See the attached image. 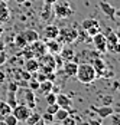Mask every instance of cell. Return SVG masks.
Wrapping results in <instances>:
<instances>
[{"instance_id": "cell-30", "label": "cell", "mask_w": 120, "mask_h": 125, "mask_svg": "<svg viewBox=\"0 0 120 125\" xmlns=\"http://www.w3.org/2000/svg\"><path fill=\"white\" fill-rule=\"evenodd\" d=\"M3 121L6 122V125H17V122H19L13 114H9V115H6V116L3 118Z\"/></svg>"}, {"instance_id": "cell-4", "label": "cell", "mask_w": 120, "mask_h": 125, "mask_svg": "<svg viewBox=\"0 0 120 125\" xmlns=\"http://www.w3.org/2000/svg\"><path fill=\"white\" fill-rule=\"evenodd\" d=\"M54 6H55L54 7V14L58 19H68V17H71L72 14H74V9L70 6V3L67 0L62 1V3H58L57 1Z\"/></svg>"}, {"instance_id": "cell-32", "label": "cell", "mask_w": 120, "mask_h": 125, "mask_svg": "<svg viewBox=\"0 0 120 125\" xmlns=\"http://www.w3.org/2000/svg\"><path fill=\"white\" fill-rule=\"evenodd\" d=\"M28 86H29V89H32V91H38L39 89V82L32 78V79L28 81Z\"/></svg>"}, {"instance_id": "cell-18", "label": "cell", "mask_w": 120, "mask_h": 125, "mask_svg": "<svg viewBox=\"0 0 120 125\" xmlns=\"http://www.w3.org/2000/svg\"><path fill=\"white\" fill-rule=\"evenodd\" d=\"M25 99H26V106L29 109H35L36 108V101H35V94L32 89H26L25 91Z\"/></svg>"}, {"instance_id": "cell-46", "label": "cell", "mask_w": 120, "mask_h": 125, "mask_svg": "<svg viewBox=\"0 0 120 125\" xmlns=\"http://www.w3.org/2000/svg\"><path fill=\"white\" fill-rule=\"evenodd\" d=\"M57 1H58V0H44V3H45V4H52V6H54Z\"/></svg>"}, {"instance_id": "cell-7", "label": "cell", "mask_w": 120, "mask_h": 125, "mask_svg": "<svg viewBox=\"0 0 120 125\" xmlns=\"http://www.w3.org/2000/svg\"><path fill=\"white\" fill-rule=\"evenodd\" d=\"M100 9H101V12L104 13L108 19H113V20H116V19L119 17V14H120V12L117 10V9H114L108 1H104V0L100 1Z\"/></svg>"}, {"instance_id": "cell-17", "label": "cell", "mask_w": 120, "mask_h": 125, "mask_svg": "<svg viewBox=\"0 0 120 125\" xmlns=\"http://www.w3.org/2000/svg\"><path fill=\"white\" fill-rule=\"evenodd\" d=\"M22 35H23V38H25V40H26L28 45L39 39V33H38L36 30H33V29H26V30L22 32Z\"/></svg>"}, {"instance_id": "cell-39", "label": "cell", "mask_w": 120, "mask_h": 125, "mask_svg": "<svg viewBox=\"0 0 120 125\" xmlns=\"http://www.w3.org/2000/svg\"><path fill=\"white\" fill-rule=\"evenodd\" d=\"M20 79H23V81H29V79H32V73L30 72H28V71H20Z\"/></svg>"}, {"instance_id": "cell-8", "label": "cell", "mask_w": 120, "mask_h": 125, "mask_svg": "<svg viewBox=\"0 0 120 125\" xmlns=\"http://www.w3.org/2000/svg\"><path fill=\"white\" fill-rule=\"evenodd\" d=\"M29 48L32 50V53H33V58H41L42 55H45L48 50H46V45L42 42V40H35V42H32V43H29Z\"/></svg>"}, {"instance_id": "cell-25", "label": "cell", "mask_w": 120, "mask_h": 125, "mask_svg": "<svg viewBox=\"0 0 120 125\" xmlns=\"http://www.w3.org/2000/svg\"><path fill=\"white\" fill-rule=\"evenodd\" d=\"M70 114H68V109L67 108H60L57 112L54 114V118H55V121H62V119H65L67 116H68Z\"/></svg>"}, {"instance_id": "cell-23", "label": "cell", "mask_w": 120, "mask_h": 125, "mask_svg": "<svg viewBox=\"0 0 120 125\" xmlns=\"http://www.w3.org/2000/svg\"><path fill=\"white\" fill-rule=\"evenodd\" d=\"M12 114V108L6 104V101H1L0 99V119H3L6 115Z\"/></svg>"}, {"instance_id": "cell-28", "label": "cell", "mask_w": 120, "mask_h": 125, "mask_svg": "<svg viewBox=\"0 0 120 125\" xmlns=\"http://www.w3.org/2000/svg\"><path fill=\"white\" fill-rule=\"evenodd\" d=\"M20 56H22L23 59H30V58H33V53H32V50H30V48H29V45H26L25 48H22Z\"/></svg>"}, {"instance_id": "cell-3", "label": "cell", "mask_w": 120, "mask_h": 125, "mask_svg": "<svg viewBox=\"0 0 120 125\" xmlns=\"http://www.w3.org/2000/svg\"><path fill=\"white\" fill-rule=\"evenodd\" d=\"M106 35V49L110 53H119L120 52V40H119V35L114 33L110 27L107 29Z\"/></svg>"}, {"instance_id": "cell-20", "label": "cell", "mask_w": 120, "mask_h": 125, "mask_svg": "<svg viewBox=\"0 0 120 125\" xmlns=\"http://www.w3.org/2000/svg\"><path fill=\"white\" fill-rule=\"evenodd\" d=\"M96 112L98 114V116L103 119V118H107V116H110L111 114L114 112V109L111 108V106H107V105H103V106H100V108H97Z\"/></svg>"}, {"instance_id": "cell-31", "label": "cell", "mask_w": 120, "mask_h": 125, "mask_svg": "<svg viewBox=\"0 0 120 125\" xmlns=\"http://www.w3.org/2000/svg\"><path fill=\"white\" fill-rule=\"evenodd\" d=\"M45 101H46V104H48V105H51V104H55V101H57V94H55L54 91L48 92V94L45 95Z\"/></svg>"}, {"instance_id": "cell-45", "label": "cell", "mask_w": 120, "mask_h": 125, "mask_svg": "<svg viewBox=\"0 0 120 125\" xmlns=\"http://www.w3.org/2000/svg\"><path fill=\"white\" fill-rule=\"evenodd\" d=\"M33 125H49V124H46V122H45V121H44L42 118H39V119H38V121H36V122H35Z\"/></svg>"}, {"instance_id": "cell-44", "label": "cell", "mask_w": 120, "mask_h": 125, "mask_svg": "<svg viewBox=\"0 0 120 125\" xmlns=\"http://www.w3.org/2000/svg\"><path fill=\"white\" fill-rule=\"evenodd\" d=\"M4 81H6V73L0 71V83H4Z\"/></svg>"}, {"instance_id": "cell-13", "label": "cell", "mask_w": 120, "mask_h": 125, "mask_svg": "<svg viewBox=\"0 0 120 125\" xmlns=\"http://www.w3.org/2000/svg\"><path fill=\"white\" fill-rule=\"evenodd\" d=\"M54 7H52V4H45L44 7H42V10H41V17H42V20L44 22H46L49 23L52 19H54Z\"/></svg>"}, {"instance_id": "cell-35", "label": "cell", "mask_w": 120, "mask_h": 125, "mask_svg": "<svg viewBox=\"0 0 120 125\" xmlns=\"http://www.w3.org/2000/svg\"><path fill=\"white\" fill-rule=\"evenodd\" d=\"M85 32H87V35H88V36H91V38H93L94 35H97V33L100 32V26H93V27L87 29Z\"/></svg>"}, {"instance_id": "cell-36", "label": "cell", "mask_w": 120, "mask_h": 125, "mask_svg": "<svg viewBox=\"0 0 120 125\" xmlns=\"http://www.w3.org/2000/svg\"><path fill=\"white\" fill-rule=\"evenodd\" d=\"M54 59H55V68H57V71H58V69H61V68H62V63H64V61L61 59V56L58 55V53H55V55H54Z\"/></svg>"}, {"instance_id": "cell-48", "label": "cell", "mask_w": 120, "mask_h": 125, "mask_svg": "<svg viewBox=\"0 0 120 125\" xmlns=\"http://www.w3.org/2000/svg\"><path fill=\"white\" fill-rule=\"evenodd\" d=\"M49 125H62V124H61L60 121H54V122H51Z\"/></svg>"}, {"instance_id": "cell-2", "label": "cell", "mask_w": 120, "mask_h": 125, "mask_svg": "<svg viewBox=\"0 0 120 125\" xmlns=\"http://www.w3.org/2000/svg\"><path fill=\"white\" fill-rule=\"evenodd\" d=\"M38 62H39V72L42 73H49V72H55L57 68H55V59H54V55L46 52L45 55H42L41 58H38Z\"/></svg>"}, {"instance_id": "cell-11", "label": "cell", "mask_w": 120, "mask_h": 125, "mask_svg": "<svg viewBox=\"0 0 120 125\" xmlns=\"http://www.w3.org/2000/svg\"><path fill=\"white\" fill-rule=\"evenodd\" d=\"M58 32H60V27L55 25H46L44 27V30H42V35H44V38L49 40V39H57L58 36Z\"/></svg>"}, {"instance_id": "cell-47", "label": "cell", "mask_w": 120, "mask_h": 125, "mask_svg": "<svg viewBox=\"0 0 120 125\" xmlns=\"http://www.w3.org/2000/svg\"><path fill=\"white\" fill-rule=\"evenodd\" d=\"M113 89H114V91H117V89H119V82H117V81L113 83Z\"/></svg>"}, {"instance_id": "cell-33", "label": "cell", "mask_w": 120, "mask_h": 125, "mask_svg": "<svg viewBox=\"0 0 120 125\" xmlns=\"http://www.w3.org/2000/svg\"><path fill=\"white\" fill-rule=\"evenodd\" d=\"M101 102H103V105L111 106V105H113V102H114V98H113L111 95H104V96H103V99H101Z\"/></svg>"}, {"instance_id": "cell-27", "label": "cell", "mask_w": 120, "mask_h": 125, "mask_svg": "<svg viewBox=\"0 0 120 125\" xmlns=\"http://www.w3.org/2000/svg\"><path fill=\"white\" fill-rule=\"evenodd\" d=\"M15 45H16V48H19V49H22V48H25V46L28 45L26 40H25V38H23V35H22V32L15 36Z\"/></svg>"}, {"instance_id": "cell-16", "label": "cell", "mask_w": 120, "mask_h": 125, "mask_svg": "<svg viewBox=\"0 0 120 125\" xmlns=\"http://www.w3.org/2000/svg\"><path fill=\"white\" fill-rule=\"evenodd\" d=\"M39 69V62L36 58H30V59H25V71L33 73Z\"/></svg>"}, {"instance_id": "cell-38", "label": "cell", "mask_w": 120, "mask_h": 125, "mask_svg": "<svg viewBox=\"0 0 120 125\" xmlns=\"http://www.w3.org/2000/svg\"><path fill=\"white\" fill-rule=\"evenodd\" d=\"M58 109H60V106H58L57 104H51V105H48V108H46V112H48V114H52V115H54V114L57 112Z\"/></svg>"}, {"instance_id": "cell-42", "label": "cell", "mask_w": 120, "mask_h": 125, "mask_svg": "<svg viewBox=\"0 0 120 125\" xmlns=\"http://www.w3.org/2000/svg\"><path fill=\"white\" fill-rule=\"evenodd\" d=\"M88 125H103V121H101V118H98V119H90Z\"/></svg>"}, {"instance_id": "cell-22", "label": "cell", "mask_w": 120, "mask_h": 125, "mask_svg": "<svg viewBox=\"0 0 120 125\" xmlns=\"http://www.w3.org/2000/svg\"><path fill=\"white\" fill-rule=\"evenodd\" d=\"M93 26H100L98 23V20L97 19H93V17H88V19H84L83 22H81V29H90V27H93Z\"/></svg>"}, {"instance_id": "cell-1", "label": "cell", "mask_w": 120, "mask_h": 125, "mask_svg": "<svg viewBox=\"0 0 120 125\" xmlns=\"http://www.w3.org/2000/svg\"><path fill=\"white\" fill-rule=\"evenodd\" d=\"M75 78L84 83V85H90L97 79V73L93 68L91 63H78V69H77V75Z\"/></svg>"}, {"instance_id": "cell-19", "label": "cell", "mask_w": 120, "mask_h": 125, "mask_svg": "<svg viewBox=\"0 0 120 125\" xmlns=\"http://www.w3.org/2000/svg\"><path fill=\"white\" fill-rule=\"evenodd\" d=\"M10 17V10L7 7V4L4 1H0V23L1 22H7Z\"/></svg>"}, {"instance_id": "cell-15", "label": "cell", "mask_w": 120, "mask_h": 125, "mask_svg": "<svg viewBox=\"0 0 120 125\" xmlns=\"http://www.w3.org/2000/svg\"><path fill=\"white\" fill-rule=\"evenodd\" d=\"M55 104H57L60 108H70V106L72 105V101H71V98H70L68 95H65V94H58V95H57Z\"/></svg>"}, {"instance_id": "cell-51", "label": "cell", "mask_w": 120, "mask_h": 125, "mask_svg": "<svg viewBox=\"0 0 120 125\" xmlns=\"http://www.w3.org/2000/svg\"><path fill=\"white\" fill-rule=\"evenodd\" d=\"M0 125H6V122H4V121L1 119V121H0Z\"/></svg>"}, {"instance_id": "cell-43", "label": "cell", "mask_w": 120, "mask_h": 125, "mask_svg": "<svg viewBox=\"0 0 120 125\" xmlns=\"http://www.w3.org/2000/svg\"><path fill=\"white\" fill-rule=\"evenodd\" d=\"M6 62V52L4 50H0V65Z\"/></svg>"}, {"instance_id": "cell-40", "label": "cell", "mask_w": 120, "mask_h": 125, "mask_svg": "<svg viewBox=\"0 0 120 125\" xmlns=\"http://www.w3.org/2000/svg\"><path fill=\"white\" fill-rule=\"evenodd\" d=\"M17 89H19V83L15 82V81H12L7 86V91H10V92H17Z\"/></svg>"}, {"instance_id": "cell-12", "label": "cell", "mask_w": 120, "mask_h": 125, "mask_svg": "<svg viewBox=\"0 0 120 125\" xmlns=\"http://www.w3.org/2000/svg\"><path fill=\"white\" fill-rule=\"evenodd\" d=\"M77 69H78V63L74 62V61H68V62H64L62 65V71L67 76H75L77 75Z\"/></svg>"}, {"instance_id": "cell-10", "label": "cell", "mask_w": 120, "mask_h": 125, "mask_svg": "<svg viewBox=\"0 0 120 125\" xmlns=\"http://www.w3.org/2000/svg\"><path fill=\"white\" fill-rule=\"evenodd\" d=\"M58 55L61 56V59H62L64 62H68V61H74V58H75V50H74L72 46L67 45V46H62V48H61Z\"/></svg>"}, {"instance_id": "cell-50", "label": "cell", "mask_w": 120, "mask_h": 125, "mask_svg": "<svg viewBox=\"0 0 120 125\" xmlns=\"http://www.w3.org/2000/svg\"><path fill=\"white\" fill-rule=\"evenodd\" d=\"M0 50H4V45H3V42H0Z\"/></svg>"}, {"instance_id": "cell-6", "label": "cell", "mask_w": 120, "mask_h": 125, "mask_svg": "<svg viewBox=\"0 0 120 125\" xmlns=\"http://www.w3.org/2000/svg\"><path fill=\"white\" fill-rule=\"evenodd\" d=\"M30 112H32V109H29L25 104H17L12 109V114L16 116V119L17 121H22V122H25L28 119V116L30 115Z\"/></svg>"}, {"instance_id": "cell-49", "label": "cell", "mask_w": 120, "mask_h": 125, "mask_svg": "<svg viewBox=\"0 0 120 125\" xmlns=\"http://www.w3.org/2000/svg\"><path fill=\"white\" fill-rule=\"evenodd\" d=\"M15 1H16L17 4H23V3H25V1H26V0H15Z\"/></svg>"}, {"instance_id": "cell-26", "label": "cell", "mask_w": 120, "mask_h": 125, "mask_svg": "<svg viewBox=\"0 0 120 125\" xmlns=\"http://www.w3.org/2000/svg\"><path fill=\"white\" fill-rule=\"evenodd\" d=\"M6 104L10 106V108H15L16 105H17V99H16V92H10V91H7V99H6Z\"/></svg>"}, {"instance_id": "cell-29", "label": "cell", "mask_w": 120, "mask_h": 125, "mask_svg": "<svg viewBox=\"0 0 120 125\" xmlns=\"http://www.w3.org/2000/svg\"><path fill=\"white\" fill-rule=\"evenodd\" d=\"M39 118H41V115H39L38 112H30V115L28 116V119H26L25 122H26L28 125H33V124L36 122V121L39 119Z\"/></svg>"}, {"instance_id": "cell-5", "label": "cell", "mask_w": 120, "mask_h": 125, "mask_svg": "<svg viewBox=\"0 0 120 125\" xmlns=\"http://www.w3.org/2000/svg\"><path fill=\"white\" fill-rule=\"evenodd\" d=\"M57 40L60 43H67V45L72 43L74 40H77V29H74V27H62V29H60Z\"/></svg>"}, {"instance_id": "cell-37", "label": "cell", "mask_w": 120, "mask_h": 125, "mask_svg": "<svg viewBox=\"0 0 120 125\" xmlns=\"http://www.w3.org/2000/svg\"><path fill=\"white\" fill-rule=\"evenodd\" d=\"M61 124H62V125H75V119L72 118L71 115H68L65 119H62V121H61Z\"/></svg>"}, {"instance_id": "cell-21", "label": "cell", "mask_w": 120, "mask_h": 125, "mask_svg": "<svg viewBox=\"0 0 120 125\" xmlns=\"http://www.w3.org/2000/svg\"><path fill=\"white\" fill-rule=\"evenodd\" d=\"M38 91H41L44 95H46L48 92L54 91V82H51V81H48V79H46V81H44V82H41Z\"/></svg>"}, {"instance_id": "cell-52", "label": "cell", "mask_w": 120, "mask_h": 125, "mask_svg": "<svg viewBox=\"0 0 120 125\" xmlns=\"http://www.w3.org/2000/svg\"><path fill=\"white\" fill-rule=\"evenodd\" d=\"M0 1H4V3H7V1H9V0H0Z\"/></svg>"}, {"instance_id": "cell-34", "label": "cell", "mask_w": 120, "mask_h": 125, "mask_svg": "<svg viewBox=\"0 0 120 125\" xmlns=\"http://www.w3.org/2000/svg\"><path fill=\"white\" fill-rule=\"evenodd\" d=\"M41 118H42L46 124H51V122H54V121H55L54 115H52V114H48V112H45L44 115H41Z\"/></svg>"}, {"instance_id": "cell-41", "label": "cell", "mask_w": 120, "mask_h": 125, "mask_svg": "<svg viewBox=\"0 0 120 125\" xmlns=\"http://www.w3.org/2000/svg\"><path fill=\"white\" fill-rule=\"evenodd\" d=\"M46 79L51 81V82H55V79H57V73H55V72H49V73H46Z\"/></svg>"}, {"instance_id": "cell-14", "label": "cell", "mask_w": 120, "mask_h": 125, "mask_svg": "<svg viewBox=\"0 0 120 125\" xmlns=\"http://www.w3.org/2000/svg\"><path fill=\"white\" fill-rule=\"evenodd\" d=\"M46 50H48L49 53H52V55H55V53H60L61 48H62V43H60L57 39H49L46 40Z\"/></svg>"}, {"instance_id": "cell-24", "label": "cell", "mask_w": 120, "mask_h": 125, "mask_svg": "<svg viewBox=\"0 0 120 125\" xmlns=\"http://www.w3.org/2000/svg\"><path fill=\"white\" fill-rule=\"evenodd\" d=\"M77 40H78V42L90 43V42H91V36H88L84 29H81V30H77Z\"/></svg>"}, {"instance_id": "cell-9", "label": "cell", "mask_w": 120, "mask_h": 125, "mask_svg": "<svg viewBox=\"0 0 120 125\" xmlns=\"http://www.w3.org/2000/svg\"><path fill=\"white\" fill-rule=\"evenodd\" d=\"M91 42L94 43L96 46V50H98L100 53H107V49H106V35L98 32L97 35H94L91 38Z\"/></svg>"}]
</instances>
